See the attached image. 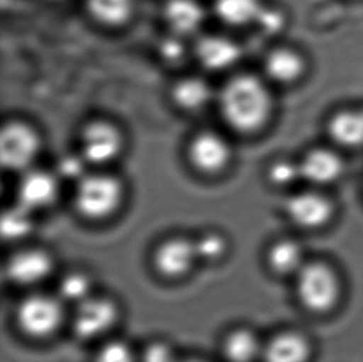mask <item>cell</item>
Instances as JSON below:
<instances>
[{"label": "cell", "mask_w": 363, "mask_h": 362, "mask_svg": "<svg viewBox=\"0 0 363 362\" xmlns=\"http://www.w3.org/2000/svg\"><path fill=\"white\" fill-rule=\"evenodd\" d=\"M217 111L232 132L252 136L265 127L273 112V98L265 79L233 72L217 89Z\"/></svg>", "instance_id": "1"}, {"label": "cell", "mask_w": 363, "mask_h": 362, "mask_svg": "<svg viewBox=\"0 0 363 362\" xmlns=\"http://www.w3.org/2000/svg\"><path fill=\"white\" fill-rule=\"evenodd\" d=\"M125 199L124 181L108 169H91L74 182V210L84 220H108Z\"/></svg>", "instance_id": "2"}, {"label": "cell", "mask_w": 363, "mask_h": 362, "mask_svg": "<svg viewBox=\"0 0 363 362\" xmlns=\"http://www.w3.org/2000/svg\"><path fill=\"white\" fill-rule=\"evenodd\" d=\"M294 278L296 298L308 313L321 317L339 307L342 282L337 270L325 260L306 262Z\"/></svg>", "instance_id": "3"}, {"label": "cell", "mask_w": 363, "mask_h": 362, "mask_svg": "<svg viewBox=\"0 0 363 362\" xmlns=\"http://www.w3.org/2000/svg\"><path fill=\"white\" fill-rule=\"evenodd\" d=\"M125 144V136L117 123L97 117L81 126L76 149L91 169H108L122 157Z\"/></svg>", "instance_id": "4"}, {"label": "cell", "mask_w": 363, "mask_h": 362, "mask_svg": "<svg viewBox=\"0 0 363 362\" xmlns=\"http://www.w3.org/2000/svg\"><path fill=\"white\" fill-rule=\"evenodd\" d=\"M185 159L197 175L213 179L228 172L235 160V149L231 139L223 133L205 128L189 138Z\"/></svg>", "instance_id": "5"}, {"label": "cell", "mask_w": 363, "mask_h": 362, "mask_svg": "<svg viewBox=\"0 0 363 362\" xmlns=\"http://www.w3.org/2000/svg\"><path fill=\"white\" fill-rule=\"evenodd\" d=\"M39 129L24 119H9L0 132V163L4 170L23 174L31 168L43 152Z\"/></svg>", "instance_id": "6"}, {"label": "cell", "mask_w": 363, "mask_h": 362, "mask_svg": "<svg viewBox=\"0 0 363 362\" xmlns=\"http://www.w3.org/2000/svg\"><path fill=\"white\" fill-rule=\"evenodd\" d=\"M65 303L57 294H28L15 309V322L20 331L35 340L54 336L65 322Z\"/></svg>", "instance_id": "7"}, {"label": "cell", "mask_w": 363, "mask_h": 362, "mask_svg": "<svg viewBox=\"0 0 363 362\" xmlns=\"http://www.w3.org/2000/svg\"><path fill=\"white\" fill-rule=\"evenodd\" d=\"M121 318V309L113 299L94 294L74 307L71 327L76 338L94 341L107 336Z\"/></svg>", "instance_id": "8"}, {"label": "cell", "mask_w": 363, "mask_h": 362, "mask_svg": "<svg viewBox=\"0 0 363 362\" xmlns=\"http://www.w3.org/2000/svg\"><path fill=\"white\" fill-rule=\"evenodd\" d=\"M194 60L208 72H226L235 69L243 56V48L230 35L201 33L192 40Z\"/></svg>", "instance_id": "9"}, {"label": "cell", "mask_w": 363, "mask_h": 362, "mask_svg": "<svg viewBox=\"0 0 363 362\" xmlns=\"http://www.w3.org/2000/svg\"><path fill=\"white\" fill-rule=\"evenodd\" d=\"M61 177L55 170L31 168L20 174L16 186V202L31 212L49 210L61 194Z\"/></svg>", "instance_id": "10"}, {"label": "cell", "mask_w": 363, "mask_h": 362, "mask_svg": "<svg viewBox=\"0 0 363 362\" xmlns=\"http://www.w3.org/2000/svg\"><path fill=\"white\" fill-rule=\"evenodd\" d=\"M55 260L49 251L30 247L16 251L5 265L10 283L20 288H36L52 275Z\"/></svg>", "instance_id": "11"}, {"label": "cell", "mask_w": 363, "mask_h": 362, "mask_svg": "<svg viewBox=\"0 0 363 362\" xmlns=\"http://www.w3.org/2000/svg\"><path fill=\"white\" fill-rule=\"evenodd\" d=\"M199 262L195 242L184 236H172L162 240L152 253V265L162 278L182 279Z\"/></svg>", "instance_id": "12"}, {"label": "cell", "mask_w": 363, "mask_h": 362, "mask_svg": "<svg viewBox=\"0 0 363 362\" xmlns=\"http://www.w3.org/2000/svg\"><path fill=\"white\" fill-rule=\"evenodd\" d=\"M169 98L180 112L197 114L216 104L217 89L202 75L185 74L172 82Z\"/></svg>", "instance_id": "13"}, {"label": "cell", "mask_w": 363, "mask_h": 362, "mask_svg": "<svg viewBox=\"0 0 363 362\" xmlns=\"http://www.w3.org/2000/svg\"><path fill=\"white\" fill-rule=\"evenodd\" d=\"M285 212L293 225L301 230L324 229L333 221L335 206L326 196L316 192H300L288 199Z\"/></svg>", "instance_id": "14"}, {"label": "cell", "mask_w": 363, "mask_h": 362, "mask_svg": "<svg viewBox=\"0 0 363 362\" xmlns=\"http://www.w3.org/2000/svg\"><path fill=\"white\" fill-rule=\"evenodd\" d=\"M208 10L201 0H165L162 20L167 31L194 40L203 33Z\"/></svg>", "instance_id": "15"}, {"label": "cell", "mask_w": 363, "mask_h": 362, "mask_svg": "<svg viewBox=\"0 0 363 362\" xmlns=\"http://www.w3.org/2000/svg\"><path fill=\"white\" fill-rule=\"evenodd\" d=\"M314 348L310 339L299 331L285 330L275 334L264 344V362H310Z\"/></svg>", "instance_id": "16"}, {"label": "cell", "mask_w": 363, "mask_h": 362, "mask_svg": "<svg viewBox=\"0 0 363 362\" xmlns=\"http://www.w3.org/2000/svg\"><path fill=\"white\" fill-rule=\"evenodd\" d=\"M84 4L91 20L109 30L127 26L137 10V0H84Z\"/></svg>", "instance_id": "17"}, {"label": "cell", "mask_w": 363, "mask_h": 362, "mask_svg": "<svg viewBox=\"0 0 363 362\" xmlns=\"http://www.w3.org/2000/svg\"><path fill=\"white\" fill-rule=\"evenodd\" d=\"M304 258L303 246L288 237L274 241L265 256L268 270L277 277H295L306 263Z\"/></svg>", "instance_id": "18"}, {"label": "cell", "mask_w": 363, "mask_h": 362, "mask_svg": "<svg viewBox=\"0 0 363 362\" xmlns=\"http://www.w3.org/2000/svg\"><path fill=\"white\" fill-rule=\"evenodd\" d=\"M267 79L278 84H290L304 74L305 62L294 50L278 48L272 50L263 61Z\"/></svg>", "instance_id": "19"}, {"label": "cell", "mask_w": 363, "mask_h": 362, "mask_svg": "<svg viewBox=\"0 0 363 362\" xmlns=\"http://www.w3.org/2000/svg\"><path fill=\"white\" fill-rule=\"evenodd\" d=\"M305 180L325 185L337 180L344 172V164L335 153L325 149L311 150L299 164Z\"/></svg>", "instance_id": "20"}, {"label": "cell", "mask_w": 363, "mask_h": 362, "mask_svg": "<svg viewBox=\"0 0 363 362\" xmlns=\"http://www.w3.org/2000/svg\"><path fill=\"white\" fill-rule=\"evenodd\" d=\"M264 344L252 329H232L222 341V356L226 362H255L262 358Z\"/></svg>", "instance_id": "21"}, {"label": "cell", "mask_w": 363, "mask_h": 362, "mask_svg": "<svg viewBox=\"0 0 363 362\" xmlns=\"http://www.w3.org/2000/svg\"><path fill=\"white\" fill-rule=\"evenodd\" d=\"M263 5L262 0H215L212 13L227 28L245 29L255 24Z\"/></svg>", "instance_id": "22"}, {"label": "cell", "mask_w": 363, "mask_h": 362, "mask_svg": "<svg viewBox=\"0 0 363 362\" xmlns=\"http://www.w3.org/2000/svg\"><path fill=\"white\" fill-rule=\"evenodd\" d=\"M330 136L345 147H359L363 144V111H344L333 117L329 123Z\"/></svg>", "instance_id": "23"}, {"label": "cell", "mask_w": 363, "mask_h": 362, "mask_svg": "<svg viewBox=\"0 0 363 362\" xmlns=\"http://www.w3.org/2000/svg\"><path fill=\"white\" fill-rule=\"evenodd\" d=\"M94 279L87 272L72 270L62 274L57 283L56 294L65 304L76 307L94 295Z\"/></svg>", "instance_id": "24"}, {"label": "cell", "mask_w": 363, "mask_h": 362, "mask_svg": "<svg viewBox=\"0 0 363 362\" xmlns=\"http://www.w3.org/2000/svg\"><path fill=\"white\" fill-rule=\"evenodd\" d=\"M157 55L160 62L169 69H182L194 60L192 40L169 33L159 40Z\"/></svg>", "instance_id": "25"}, {"label": "cell", "mask_w": 363, "mask_h": 362, "mask_svg": "<svg viewBox=\"0 0 363 362\" xmlns=\"http://www.w3.org/2000/svg\"><path fill=\"white\" fill-rule=\"evenodd\" d=\"M34 212L15 202L5 209L1 216V236L3 240L18 242L24 240L34 231Z\"/></svg>", "instance_id": "26"}, {"label": "cell", "mask_w": 363, "mask_h": 362, "mask_svg": "<svg viewBox=\"0 0 363 362\" xmlns=\"http://www.w3.org/2000/svg\"><path fill=\"white\" fill-rule=\"evenodd\" d=\"M195 242L199 262L217 263L228 252V240L218 231H206L197 237Z\"/></svg>", "instance_id": "27"}, {"label": "cell", "mask_w": 363, "mask_h": 362, "mask_svg": "<svg viewBox=\"0 0 363 362\" xmlns=\"http://www.w3.org/2000/svg\"><path fill=\"white\" fill-rule=\"evenodd\" d=\"M94 362H139V355L127 341L113 339L101 345Z\"/></svg>", "instance_id": "28"}, {"label": "cell", "mask_w": 363, "mask_h": 362, "mask_svg": "<svg viewBox=\"0 0 363 362\" xmlns=\"http://www.w3.org/2000/svg\"><path fill=\"white\" fill-rule=\"evenodd\" d=\"M89 170L91 168L77 149L74 152L67 153L60 158L57 167L55 169V172L61 177V180H72L74 184Z\"/></svg>", "instance_id": "29"}, {"label": "cell", "mask_w": 363, "mask_h": 362, "mask_svg": "<svg viewBox=\"0 0 363 362\" xmlns=\"http://www.w3.org/2000/svg\"><path fill=\"white\" fill-rule=\"evenodd\" d=\"M267 175H268V180H269L270 184L278 186V187L290 185L296 179L301 177L299 165L290 162V160H284V159L275 160L268 168Z\"/></svg>", "instance_id": "30"}, {"label": "cell", "mask_w": 363, "mask_h": 362, "mask_svg": "<svg viewBox=\"0 0 363 362\" xmlns=\"http://www.w3.org/2000/svg\"><path fill=\"white\" fill-rule=\"evenodd\" d=\"M139 362H179L177 351L165 340H152L139 353Z\"/></svg>", "instance_id": "31"}, {"label": "cell", "mask_w": 363, "mask_h": 362, "mask_svg": "<svg viewBox=\"0 0 363 362\" xmlns=\"http://www.w3.org/2000/svg\"><path fill=\"white\" fill-rule=\"evenodd\" d=\"M285 16L280 10L265 6L260 10L255 24L265 34H277L284 28Z\"/></svg>", "instance_id": "32"}, {"label": "cell", "mask_w": 363, "mask_h": 362, "mask_svg": "<svg viewBox=\"0 0 363 362\" xmlns=\"http://www.w3.org/2000/svg\"><path fill=\"white\" fill-rule=\"evenodd\" d=\"M184 362H206L203 361V360H196V358H192V360H187V361Z\"/></svg>", "instance_id": "33"}]
</instances>
